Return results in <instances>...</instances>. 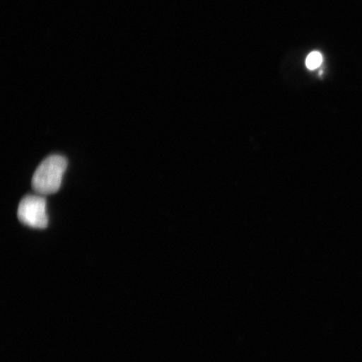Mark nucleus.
Segmentation results:
<instances>
[{
    "label": "nucleus",
    "mask_w": 362,
    "mask_h": 362,
    "mask_svg": "<svg viewBox=\"0 0 362 362\" xmlns=\"http://www.w3.org/2000/svg\"><path fill=\"white\" fill-rule=\"evenodd\" d=\"M67 168V160L62 156H51L36 169L33 178V187L40 194H52L59 191L63 175Z\"/></svg>",
    "instance_id": "obj_1"
},
{
    "label": "nucleus",
    "mask_w": 362,
    "mask_h": 362,
    "mask_svg": "<svg viewBox=\"0 0 362 362\" xmlns=\"http://www.w3.org/2000/svg\"><path fill=\"white\" fill-rule=\"evenodd\" d=\"M17 214L21 223L30 228L44 229L48 226L47 201L42 197H25L20 203Z\"/></svg>",
    "instance_id": "obj_2"
},
{
    "label": "nucleus",
    "mask_w": 362,
    "mask_h": 362,
    "mask_svg": "<svg viewBox=\"0 0 362 362\" xmlns=\"http://www.w3.org/2000/svg\"><path fill=\"white\" fill-rule=\"evenodd\" d=\"M323 57L320 52H312L306 59V66L309 69L314 70L322 63Z\"/></svg>",
    "instance_id": "obj_3"
}]
</instances>
